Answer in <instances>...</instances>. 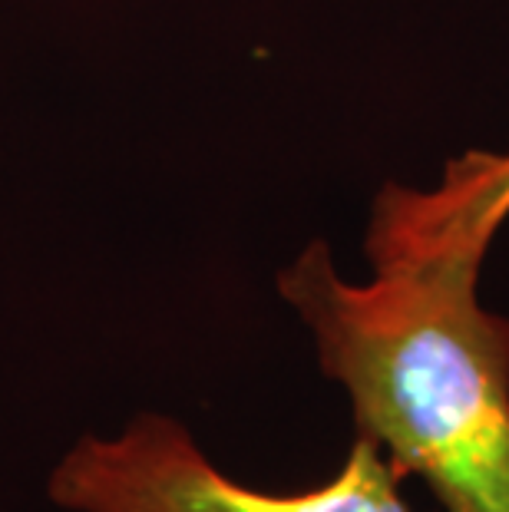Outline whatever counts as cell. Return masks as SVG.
<instances>
[{
  "instance_id": "6da1fadb",
  "label": "cell",
  "mask_w": 509,
  "mask_h": 512,
  "mask_svg": "<svg viewBox=\"0 0 509 512\" xmlns=\"http://www.w3.org/2000/svg\"><path fill=\"white\" fill-rule=\"evenodd\" d=\"M476 275L424 261L351 285L314 242L278 288L400 479L420 476L447 512H509V318L480 308Z\"/></svg>"
},
{
  "instance_id": "7a4b0ae2",
  "label": "cell",
  "mask_w": 509,
  "mask_h": 512,
  "mask_svg": "<svg viewBox=\"0 0 509 512\" xmlns=\"http://www.w3.org/2000/svg\"><path fill=\"white\" fill-rule=\"evenodd\" d=\"M381 446L357 437L331 483L258 493L225 476L182 423L143 413L116 437H83L47 479L70 512H410Z\"/></svg>"
},
{
  "instance_id": "3957f363",
  "label": "cell",
  "mask_w": 509,
  "mask_h": 512,
  "mask_svg": "<svg viewBox=\"0 0 509 512\" xmlns=\"http://www.w3.org/2000/svg\"><path fill=\"white\" fill-rule=\"evenodd\" d=\"M509 215V152H467L450 162L437 189L387 185L374 205L367 255L374 271L470 261L483 265L486 245Z\"/></svg>"
}]
</instances>
